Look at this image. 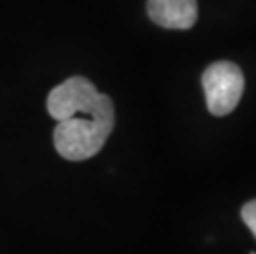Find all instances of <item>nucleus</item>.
Here are the masks:
<instances>
[{"label":"nucleus","instance_id":"3","mask_svg":"<svg viewBox=\"0 0 256 254\" xmlns=\"http://www.w3.org/2000/svg\"><path fill=\"white\" fill-rule=\"evenodd\" d=\"M102 96L104 94L100 93L90 79L74 76L52 89V93L48 94L46 107L53 119L63 121L76 112L92 111L101 102Z\"/></svg>","mask_w":256,"mask_h":254},{"label":"nucleus","instance_id":"5","mask_svg":"<svg viewBox=\"0 0 256 254\" xmlns=\"http://www.w3.org/2000/svg\"><path fill=\"white\" fill-rule=\"evenodd\" d=\"M242 218L246 223V226L252 230V233L256 236V200L248 202L242 208Z\"/></svg>","mask_w":256,"mask_h":254},{"label":"nucleus","instance_id":"2","mask_svg":"<svg viewBox=\"0 0 256 254\" xmlns=\"http://www.w3.org/2000/svg\"><path fill=\"white\" fill-rule=\"evenodd\" d=\"M206 107L214 116H226L238 106L244 91L243 71L232 61L210 64L202 76Z\"/></svg>","mask_w":256,"mask_h":254},{"label":"nucleus","instance_id":"1","mask_svg":"<svg viewBox=\"0 0 256 254\" xmlns=\"http://www.w3.org/2000/svg\"><path fill=\"white\" fill-rule=\"evenodd\" d=\"M116 124V111L110 96L90 112H76L72 117L58 121L55 129V147L66 160H86L104 147Z\"/></svg>","mask_w":256,"mask_h":254},{"label":"nucleus","instance_id":"6","mask_svg":"<svg viewBox=\"0 0 256 254\" xmlns=\"http://www.w3.org/2000/svg\"><path fill=\"white\" fill-rule=\"evenodd\" d=\"M250 254H256V253H254V251H253V253H250Z\"/></svg>","mask_w":256,"mask_h":254},{"label":"nucleus","instance_id":"4","mask_svg":"<svg viewBox=\"0 0 256 254\" xmlns=\"http://www.w3.org/2000/svg\"><path fill=\"white\" fill-rule=\"evenodd\" d=\"M147 13L162 28L188 30L198 18L197 0H149Z\"/></svg>","mask_w":256,"mask_h":254}]
</instances>
